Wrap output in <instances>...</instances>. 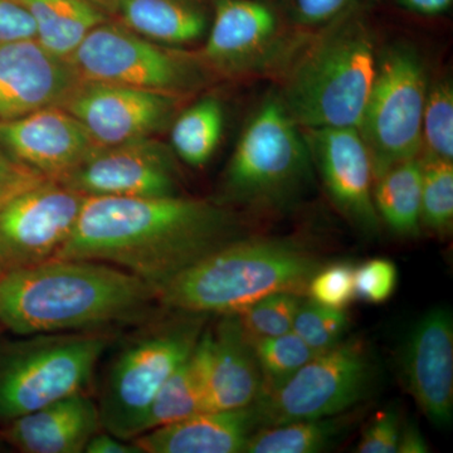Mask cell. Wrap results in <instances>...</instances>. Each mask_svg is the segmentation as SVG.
Segmentation results:
<instances>
[{"instance_id":"1","label":"cell","mask_w":453,"mask_h":453,"mask_svg":"<svg viewBox=\"0 0 453 453\" xmlns=\"http://www.w3.org/2000/svg\"><path fill=\"white\" fill-rule=\"evenodd\" d=\"M237 216L219 202L169 196H88L56 258L120 267L159 288L241 238Z\"/></svg>"},{"instance_id":"2","label":"cell","mask_w":453,"mask_h":453,"mask_svg":"<svg viewBox=\"0 0 453 453\" xmlns=\"http://www.w3.org/2000/svg\"><path fill=\"white\" fill-rule=\"evenodd\" d=\"M160 310L157 288L105 262L52 258L0 276V325L16 336L115 330Z\"/></svg>"},{"instance_id":"3","label":"cell","mask_w":453,"mask_h":453,"mask_svg":"<svg viewBox=\"0 0 453 453\" xmlns=\"http://www.w3.org/2000/svg\"><path fill=\"white\" fill-rule=\"evenodd\" d=\"M320 258L288 238L241 237L211 252L157 290L170 311L222 315L276 292L308 296Z\"/></svg>"},{"instance_id":"4","label":"cell","mask_w":453,"mask_h":453,"mask_svg":"<svg viewBox=\"0 0 453 453\" xmlns=\"http://www.w3.org/2000/svg\"><path fill=\"white\" fill-rule=\"evenodd\" d=\"M357 9L308 38L277 97L301 129L357 127L377 71V41Z\"/></svg>"},{"instance_id":"5","label":"cell","mask_w":453,"mask_h":453,"mask_svg":"<svg viewBox=\"0 0 453 453\" xmlns=\"http://www.w3.org/2000/svg\"><path fill=\"white\" fill-rule=\"evenodd\" d=\"M207 316L162 309L138 325L107 366L97 401L104 431L127 441L142 434L155 396L195 350Z\"/></svg>"},{"instance_id":"6","label":"cell","mask_w":453,"mask_h":453,"mask_svg":"<svg viewBox=\"0 0 453 453\" xmlns=\"http://www.w3.org/2000/svg\"><path fill=\"white\" fill-rule=\"evenodd\" d=\"M115 330L0 338V425L88 392Z\"/></svg>"},{"instance_id":"7","label":"cell","mask_w":453,"mask_h":453,"mask_svg":"<svg viewBox=\"0 0 453 453\" xmlns=\"http://www.w3.org/2000/svg\"><path fill=\"white\" fill-rule=\"evenodd\" d=\"M312 174L303 130L275 95L256 110L238 140L219 203L255 211L281 210L308 189Z\"/></svg>"},{"instance_id":"8","label":"cell","mask_w":453,"mask_h":453,"mask_svg":"<svg viewBox=\"0 0 453 453\" xmlns=\"http://www.w3.org/2000/svg\"><path fill=\"white\" fill-rule=\"evenodd\" d=\"M428 88L425 65L413 47L399 43L380 50L357 127L371 154L372 177L419 157Z\"/></svg>"},{"instance_id":"9","label":"cell","mask_w":453,"mask_h":453,"mask_svg":"<svg viewBox=\"0 0 453 453\" xmlns=\"http://www.w3.org/2000/svg\"><path fill=\"white\" fill-rule=\"evenodd\" d=\"M378 369L365 342L342 340L312 357L256 403L259 429L323 418L357 408L377 383Z\"/></svg>"},{"instance_id":"10","label":"cell","mask_w":453,"mask_h":453,"mask_svg":"<svg viewBox=\"0 0 453 453\" xmlns=\"http://www.w3.org/2000/svg\"><path fill=\"white\" fill-rule=\"evenodd\" d=\"M82 81L178 95L204 81L202 59L151 43L127 27L104 22L68 57Z\"/></svg>"},{"instance_id":"11","label":"cell","mask_w":453,"mask_h":453,"mask_svg":"<svg viewBox=\"0 0 453 453\" xmlns=\"http://www.w3.org/2000/svg\"><path fill=\"white\" fill-rule=\"evenodd\" d=\"M306 41L288 31L267 3L216 0L202 62L234 76L282 73Z\"/></svg>"},{"instance_id":"12","label":"cell","mask_w":453,"mask_h":453,"mask_svg":"<svg viewBox=\"0 0 453 453\" xmlns=\"http://www.w3.org/2000/svg\"><path fill=\"white\" fill-rule=\"evenodd\" d=\"M88 196L47 179L0 207L3 273L56 258L73 234Z\"/></svg>"},{"instance_id":"13","label":"cell","mask_w":453,"mask_h":453,"mask_svg":"<svg viewBox=\"0 0 453 453\" xmlns=\"http://www.w3.org/2000/svg\"><path fill=\"white\" fill-rule=\"evenodd\" d=\"M327 196L357 231L380 234L371 154L357 127L301 129Z\"/></svg>"},{"instance_id":"14","label":"cell","mask_w":453,"mask_h":453,"mask_svg":"<svg viewBox=\"0 0 453 453\" xmlns=\"http://www.w3.org/2000/svg\"><path fill=\"white\" fill-rule=\"evenodd\" d=\"M98 146L148 139L172 120L177 95L125 86L81 85L65 104Z\"/></svg>"},{"instance_id":"15","label":"cell","mask_w":453,"mask_h":453,"mask_svg":"<svg viewBox=\"0 0 453 453\" xmlns=\"http://www.w3.org/2000/svg\"><path fill=\"white\" fill-rule=\"evenodd\" d=\"M61 181L86 196H179L172 155L149 138L97 146Z\"/></svg>"},{"instance_id":"16","label":"cell","mask_w":453,"mask_h":453,"mask_svg":"<svg viewBox=\"0 0 453 453\" xmlns=\"http://www.w3.org/2000/svg\"><path fill=\"white\" fill-rule=\"evenodd\" d=\"M81 82L67 58L35 38L0 43V121L61 107Z\"/></svg>"},{"instance_id":"17","label":"cell","mask_w":453,"mask_h":453,"mask_svg":"<svg viewBox=\"0 0 453 453\" xmlns=\"http://www.w3.org/2000/svg\"><path fill=\"white\" fill-rule=\"evenodd\" d=\"M402 371L423 414L436 427H449L453 413L451 310H428L413 325L402 350Z\"/></svg>"},{"instance_id":"18","label":"cell","mask_w":453,"mask_h":453,"mask_svg":"<svg viewBox=\"0 0 453 453\" xmlns=\"http://www.w3.org/2000/svg\"><path fill=\"white\" fill-rule=\"evenodd\" d=\"M97 146L62 107L0 121V148L53 180H64Z\"/></svg>"},{"instance_id":"19","label":"cell","mask_w":453,"mask_h":453,"mask_svg":"<svg viewBox=\"0 0 453 453\" xmlns=\"http://www.w3.org/2000/svg\"><path fill=\"white\" fill-rule=\"evenodd\" d=\"M219 316L216 326L204 327L201 335L207 365L205 412L250 407L264 387L251 340L237 315Z\"/></svg>"},{"instance_id":"20","label":"cell","mask_w":453,"mask_h":453,"mask_svg":"<svg viewBox=\"0 0 453 453\" xmlns=\"http://www.w3.org/2000/svg\"><path fill=\"white\" fill-rule=\"evenodd\" d=\"M101 426L88 392L65 396L0 425V441L22 453H81Z\"/></svg>"},{"instance_id":"21","label":"cell","mask_w":453,"mask_h":453,"mask_svg":"<svg viewBox=\"0 0 453 453\" xmlns=\"http://www.w3.org/2000/svg\"><path fill=\"white\" fill-rule=\"evenodd\" d=\"M259 429L255 407L210 411L134 438L142 453H238Z\"/></svg>"},{"instance_id":"22","label":"cell","mask_w":453,"mask_h":453,"mask_svg":"<svg viewBox=\"0 0 453 453\" xmlns=\"http://www.w3.org/2000/svg\"><path fill=\"white\" fill-rule=\"evenodd\" d=\"M115 14L130 31L149 41L186 44L201 40L210 17L201 0H89Z\"/></svg>"},{"instance_id":"23","label":"cell","mask_w":453,"mask_h":453,"mask_svg":"<svg viewBox=\"0 0 453 453\" xmlns=\"http://www.w3.org/2000/svg\"><path fill=\"white\" fill-rule=\"evenodd\" d=\"M28 12L35 40L53 55L68 58L107 16L89 0H17Z\"/></svg>"},{"instance_id":"24","label":"cell","mask_w":453,"mask_h":453,"mask_svg":"<svg viewBox=\"0 0 453 453\" xmlns=\"http://www.w3.org/2000/svg\"><path fill=\"white\" fill-rule=\"evenodd\" d=\"M423 166L419 157L384 170L372 181V199L380 222L398 237L421 234Z\"/></svg>"},{"instance_id":"25","label":"cell","mask_w":453,"mask_h":453,"mask_svg":"<svg viewBox=\"0 0 453 453\" xmlns=\"http://www.w3.org/2000/svg\"><path fill=\"white\" fill-rule=\"evenodd\" d=\"M360 419L357 411L258 429L247 442L249 453H316L338 445Z\"/></svg>"},{"instance_id":"26","label":"cell","mask_w":453,"mask_h":453,"mask_svg":"<svg viewBox=\"0 0 453 453\" xmlns=\"http://www.w3.org/2000/svg\"><path fill=\"white\" fill-rule=\"evenodd\" d=\"M205 392L207 365L204 347L199 338L189 357L170 375L155 396L142 434L205 412Z\"/></svg>"},{"instance_id":"27","label":"cell","mask_w":453,"mask_h":453,"mask_svg":"<svg viewBox=\"0 0 453 453\" xmlns=\"http://www.w3.org/2000/svg\"><path fill=\"white\" fill-rule=\"evenodd\" d=\"M225 113L217 98L205 97L178 116L172 129L175 153L190 166L210 162L222 136Z\"/></svg>"},{"instance_id":"28","label":"cell","mask_w":453,"mask_h":453,"mask_svg":"<svg viewBox=\"0 0 453 453\" xmlns=\"http://www.w3.org/2000/svg\"><path fill=\"white\" fill-rule=\"evenodd\" d=\"M418 157L423 163H453V86L449 77L428 88Z\"/></svg>"},{"instance_id":"29","label":"cell","mask_w":453,"mask_h":453,"mask_svg":"<svg viewBox=\"0 0 453 453\" xmlns=\"http://www.w3.org/2000/svg\"><path fill=\"white\" fill-rule=\"evenodd\" d=\"M250 340L264 380L262 392L280 386L320 354L294 332L275 338Z\"/></svg>"},{"instance_id":"30","label":"cell","mask_w":453,"mask_h":453,"mask_svg":"<svg viewBox=\"0 0 453 453\" xmlns=\"http://www.w3.org/2000/svg\"><path fill=\"white\" fill-rule=\"evenodd\" d=\"M303 295L276 292L234 312L250 339L275 338L292 332Z\"/></svg>"},{"instance_id":"31","label":"cell","mask_w":453,"mask_h":453,"mask_svg":"<svg viewBox=\"0 0 453 453\" xmlns=\"http://www.w3.org/2000/svg\"><path fill=\"white\" fill-rule=\"evenodd\" d=\"M421 226L445 237L453 226V163H423Z\"/></svg>"},{"instance_id":"32","label":"cell","mask_w":453,"mask_h":453,"mask_svg":"<svg viewBox=\"0 0 453 453\" xmlns=\"http://www.w3.org/2000/svg\"><path fill=\"white\" fill-rule=\"evenodd\" d=\"M348 327L349 319L344 310L326 308L310 299L301 303L292 332L310 348L323 353L342 342Z\"/></svg>"},{"instance_id":"33","label":"cell","mask_w":453,"mask_h":453,"mask_svg":"<svg viewBox=\"0 0 453 453\" xmlns=\"http://www.w3.org/2000/svg\"><path fill=\"white\" fill-rule=\"evenodd\" d=\"M310 299L336 310L347 308L354 297V268L349 264H335L316 271L308 286Z\"/></svg>"},{"instance_id":"34","label":"cell","mask_w":453,"mask_h":453,"mask_svg":"<svg viewBox=\"0 0 453 453\" xmlns=\"http://www.w3.org/2000/svg\"><path fill=\"white\" fill-rule=\"evenodd\" d=\"M398 286V268L387 258H372L354 270V297L378 305L386 303Z\"/></svg>"},{"instance_id":"35","label":"cell","mask_w":453,"mask_h":453,"mask_svg":"<svg viewBox=\"0 0 453 453\" xmlns=\"http://www.w3.org/2000/svg\"><path fill=\"white\" fill-rule=\"evenodd\" d=\"M402 427L403 423L398 411L395 408L380 411L366 426L357 451L360 453L398 452Z\"/></svg>"},{"instance_id":"36","label":"cell","mask_w":453,"mask_h":453,"mask_svg":"<svg viewBox=\"0 0 453 453\" xmlns=\"http://www.w3.org/2000/svg\"><path fill=\"white\" fill-rule=\"evenodd\" d=\"M47 179L0 148V207Z\"/></svg>"},{"instance_id":"37","label":"cell","mask_w":453,"mask_h":453,"mask_svg":"<svg viewBox=\"0 0 453 453\" xmlns=\"http://www.w3.org/2000/svg\"><path fill=\"white\" fill-rule=\"evenodd\" d=\"M363 0H292L296 22L305 27L327 26L349 12L356 11Z\"/></svg>"},{"instance_id":"38","label":"cell","mask_w":453,"mask_h":453,"mask_svg":"<svg viewBox=\"0 0 453 453\" xmlns=\"http://www.w3.org/2000/svg\"><path fill=\"white\" fill-rule=\"evenodd\" d=\"M35 38V23L17 0H0V43Z\"/></svg>"},{"instance_id":"39","label":"cell","mask_w":453,"mask_h":453,"mask_svg":"<svg viewBox=\"0 0 453 453\" xmlns=\"http://www.w3.org/2000/svg\"><path fill=\"white\" fill-rule=\"evenodd\" d=\"M86 453H142L133 441L122 440L120 437L113 436L109 432L98 431L91 440L88 441L85 449Z\"/></svg>"},{"instance_id":"40","label":"cell","mask_w":453,"mask_h":453,"mask_svg":"<svg viewBox=\"0 0 453 453\" xmlns=\"http://www.w3.org/2000/svg\"><path fill=\"white\" fill-rule=\"evenodd\" d=\"M399 453H426L428 445L425 437L414 423H403L398 445Z\"/></svg>"},{"instance_id":"41","label":"cell","mask_w":453,"mask_h":453,"mask_svg":"<svg viewBox=\"0 0 453 453\" xmlns=\"http://www.w3.org/2000/svg\"><path fill=\"white\" fill-rule=\"evenodd\" d=\"M453 0H399L408 11L423 16H438L451 7Z\"/></svg>"},{"instance_id":"42","label":"cell","mask_w":453,"mask_h":453,"mask_svg":"<svg viewBox=\"0 0 453 453\" xmlns=\"http://www.w3.org/2000/svg\"><path fill=\"white\" fill-rule=\"evenodd\" d=\"M3 333H4V329H3L2 325H0V338H2Z\"/></svg>"},{"instance_id":"43","label":"cell","mask_w":453,"mask_h":453,"mask_svg":"<svg viewBox=\"0 0 453 453\" xmlns=\"http://www.w3.org/2000/svg\"><path fill=\"white\" fill-rule=\"evenodd\" d=\"M3 447H5L4 443H3L2 441H0V451H2Z\"/></svg>"},{"instance_id":"44","label":"cell","mask_w":453,"mask_h":453,"mask_svg":"<svg viewBox=\"0 0 453 453\" xmlns=\"http://www.w3.org/2000/svg\"><path fill=\"white\" fill-rule=\"evenodd\" d=\"M3 273H3L2 267H0V276H2Z\"/></svg>"}]
</instances>
